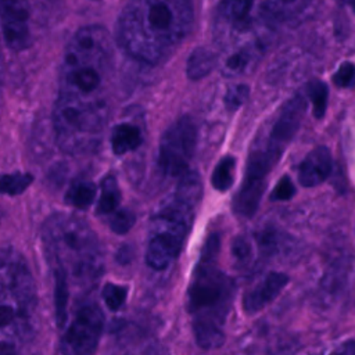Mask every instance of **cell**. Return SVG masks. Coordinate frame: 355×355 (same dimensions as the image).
I'll list each match as a JSON object with an SVG mask.
<instances>
[{"mask_svg": "<svg viewBox=\"0 0 355 355\" xmlns=\"http://www.w3.org/2000/svg\"><path fill=\"white\" fill-rule=\"evenodd\" d=\"M191 24V0H130L118 19L116 37L132 58L157 64L179 47Z\"/></svg>", "mask_w": 355, "mask_h": 355, "instance_id": "obj_1", "label": "cell"}, {"mask_svg": "<svg viewBox=\"0 0 355 355\" xmlns=\"http://www.w3.org/2000/svg\"><path fill=\"white\" fill-rule=\"evenodd\" d=\"M219 248V234H209L187 288V311L191 315L194 338L204 349L223 344L225 323L234 293L232 279L216 263Z\"/></svg>", "mask_w": 355, "mask_h": 355, "instance_id": "obj_2", "label": "cell"}, {"mask_svg": "<svg viewBox=\"0 0 355 355\" xmlns=\"http://www.w3.org/2000/svg\"><path fill=\"white\" fill-rule=\"evenodd\" d=\"M305 112L301 96L290 98L270 121V125L255 139L248 155L243 184L237 191L233 208L240 216H252L259 205L269 171L279 162L286 147L294 139Z\"/></svg>", "mask_w": 355, "mask_h": 355, "instance_id": "obj_3", "label": "cell"}, {"mask_svg": "<svg viewBox=\"0 0 355 355\" xmlns=\"http://www.w3.org/2000/svg\"><path fill=\"white\" fill-rule=\"evenodd\" d=\"M111 44L101 26L79 29L68 44L61 68L60 97L107 107L101 97L110 71Z\"/></svg>", "mask_w": 355, "mask_h": 355, "instance_id": "obj_4", "label": "cell"}, {"mask_svg": "<svg viewBox=\"0 0 355 355\" xmlns=\"http://www.w3.org/2000/svg\"><path fill=\"white\" fill-rule=\"evenodd\" d=\"M201 180L196 172L182 176L153 218L146 261L153 269L168 268L180 254L194 222L201 198Z\"/></svg>", "mask_w": 355, "mask_h": 355, "instance_id": "obj_5", "label": "cell"}, {"mask_svg": "<svg viewBox=\"0 0 355 355\" xmlns=\"http://www.w3.org/2000/svg\"><path fill=\"white\" fill-rule=\"evenodd\" d=\"M107 107L58 97L54 107V130L60 147L71 154L87 153L98 144Z\"/></svg>", "mask_w": 355, "mask_h": 355, "instance_id": "obj_6", "label": "cell"}, {"mask_svg": "<svg viewBox=\"0 0 355 355\" xmlns=\"http://www.w3.org/2000/svg\"><path fill=\"white\" fill-rule=\"evenodd\" d=\"M197 141V128L190 116H180L162 135L158 162L164 173L183 176L189 171Z\"/></svg>", "mask_w": 355, "mask_h": 355, "instance_id": "obj_7", "label": "cell"}, {"mask_svg": "<svg viewBox=\"0 0 355 355\" xmlns=\"http://www.w3.org/2000/svg\"><path fill=\"white\" fill-rule=\"evenodd\" d=\"M0 24L10 49L21 51L31 46L28 0H0Z\"/></svg>", "mask_w": 355, "mask_h": 355, "instance_id": "obj_8", "label": "cell"}, {"mask_svg": "<svg viewBox=\"0 0 355 355\" xmlns=\"http://www.w3.org/2000/svg\"><path fill=\"white\" fill-rule=\"evenodd\" d=\"M101 330V313L97 309L86 308L80 312L67 336L68 347L75 355H90Z\"/></svg>", "mask_w": 355, "mask_h": 355, "instance_id": "obj_9", "label": "cell"}, {"mask_svg": "<svg viewBox=\"0 0 355 355\" xmlns=\"http://www.w3.org/2000/svg\"><path fill=\"white\" fill-rule=\"evenodd\" d=\"M287 283V275L282 272H269L243 294V311L247 315H254L262 311L283 291Z\"/></svg>", "mask_w": 355, "mask_h": 355, "instance_id": "obj_10", "label": "cell"}, {"mask_svg": "<svg viewBox=\"0 0 355 355\" xmlns=\"http://www.w3.org/2000/svg\"><path fill=\"white\" fill-rule=\"evenodd\" d=\"M331 154L324 146L313 148L298 166V182L305 187L320 184L331 172Z\"/></svg>", "mask_w": 355, "mask_h": 355, "instance_id": "obj_11", "label": "cell"}, {"mask_svg": "<svg viewBox=\"0 0 355 355\" xmlns=\"http://www.w3.org/2000/svg\"><path fill=\"white\" fill-rule=\"evenodd\" d=\"M141 141L143 139L140 129L132 123H119L112 129L111 146L114 153L118 155L136 150Z\"/></svg>", "mask_w": 355, "mask_h": 355, "instance_id": "obj_12", "label": "cell"}, {"mask_svg": "<svg viewBox=\"0 0 355 355\" xmlns=\"http://www.w3.org/2000/svg\"><path fill=\"white\" fill-rule=\"evenodd\" d=\"M67 305H68L67 273L62 268H58L54 272V309H55V322L58 327H64L67 323V318H68Z\"/></svg>", "mask_w": 355, "mask_h": 355, "instance_id": "obj_13", "label": "cell"}, {"mask_svg": "<svg viewBox=\"0 0 355 355\" xmlns=\"http://www.w3.org/2000/svg\"><path fill=\"white\" fill-rule=\"evenodd\" d=\"M311 0H263V11L273 19H288L298 15Z\"/></svg>", "mask_w": 355, "mask_h": 355, "instance_id": "obj_14", "label": "cell"}, {"mask_svg": "<svg viewBox=\"0 0 355 355\" xmlns=\"http://www.w3.org/2000/svg\"><path fill=\"white\" fill-rule=\"evenodd\" d=\"M121 201V191L118 187V182L112 175L105 176L101 180V196L97 202V214L105 215L111 214L116 209Z\"/></svg>", "mask_w": 355, "mask_h": 355, "instance_id": "obj_15", "label": "cell"}, {"mask_svg": "<svg viewBox=\"0 0 355 355\" xmlns=\"http://www.w3.org/2000/svg\"><path fill=\"white\" fill-rule=\"evenodd\" d=\"M215 65L214 54L207 49H197L187 60V76L190 79H201L208 75Z\"/></svg>", "mask_w": 355, "mask_h": 355, "instance_id": "obj_16", "label": "cell"}, {"mask_svg": "<svg viewBox=\"0 0 355 355\" xmlns=\"http://www.w3.org/2000/svg\"><path fill=\"white\" fill-rule=\"evenodd\" d=\"M254 0H220L219 15L230 24H241L247 19Z\"/></svg>", "mask_w": 355, "mask_h": 355, "instance_id": "obj_17", "label": "cell"}, {"mask_svg": "<svg viewBox=\"0 0 355 355\" xmlns=\"http://www.w3.org/2000/svg\"><path fill=\"white\" fill-rule=\"evenodd\" d=\"M234 172H236V159L232 155H225L218 165L215 166L211 183L212 186L219 191H226L232 187L234 180Z\"/></svg>", "mask_w": 355, "mask_h": 355, "instance_id": "obj_18", "label": "cell"}, {"mask_svg": "<svg viewBox=\"0 0 355 355\" xmlns=\"http://www.w3.org/2000/svg\"><path fill=\"white\" fill-rule=\"evenodd\" d=\"M96 196V186L92 182H76L67 191L65 201L76 208H87Z\"/></svg>", "mask_w": 355, "mask_h": 355, "instance_id": "obj_19", "label": "cell"}, {"mask_svg": "<svg viewBox=\"0 0 355 355\" xmlns=\"http://www.w3.org/2000/svg\"><path fill=\"white\" fill-rule=\"evenodd\" d=\"M33 176L31 173H12L0 176V193L8 196L21 194L32 183Z\"/></svg>", "mask_w": 355, "mask_h": 355, "instance_id": "obj_20", "label": "cell"}, {"mask_svg": "<svg viewBox=\"0 0 355 355\" xmlns=\"http://www.w3.org/2000/svg\"><path fill=\"white\" fill-rule=\"evenodd\" d=\"M252 61V53L248 49H239L230 53L223 61V73L227 76H236L241 73Z\"/></svg>", "mask_w": 355, "mask_h": 355, "instance_id": "obj_21", "label": "cell"}, {"mask_svg": "<svg viewBox=\"0 0 355 355\" xmlns=\"http://www.w3.org/2000/svg\"><path fill=\"white\" fill-rule=\"evenodd\" d=\"M308 97L313 107V115L322 118L327 105V86L322 80H312L306 87Z\"/></svg>", "mask_w": 355, "mask_h": 355, "instance_id": "obj_22", "label": "cell"}, {"mask_svg": "<svg viewBox=\"0 0 355 355\" xmlns=\"http://www.w3.org/2000/svg\"><path fill=\"white\" fill-rule=\"evenodd\" d=\"M101 295H103V300H104L105 305L108 306V309L118 311L125 304V300L128 295V287L121 286V284L107 283L103 287Z\"/></svg>", "mask_w": 355, "mask_h": 355, "instance_id": "obj_23", "label": "cell"}, {"mask_svg": "<svg viewBox=\"0 0 355 355\" xmlns=\"http://www.w3.org/2000/svg\"><path fill=\"white\" fill-rule=\"evenodd\" d=\"M135 219H136L135 214L130 212L129 209H119V211L114 212V215L110 220V227L116 234H125L135 225Z\"/></svg>", "mask_w": 355, "mask_h": 355, "instance_id": "obj_24", "label": "cell"}, {"mask_svg": "<svg viewBox=\"0 0 355 355\" xmlns=\"http://www.w3.org/2000/svg\"><path fill=\"white\" fill-rule=\"evenodd\" d=\"M333 82L338 87L352 86L355 83V65L351 62H343L333 75Z\"/></svg>", "mask_w": 355, "mask_h": 355, "instance_id": "obj_25", "label": "cell"}, {"mask_svg": "<svg viewBox=\"0 0 355 355\" xmlns=\"http://www.w3.org/2000/svg\"><path fill=\"white\" fill-rule=\"evenodd\" d=\"M295 193V187L291 182V179L288 176H283L275 186L270 200L273 201H284V200H290Z\"/></svg>", "mask_w": 355, "mask_h": 355, "instance_id": "obj_26", "label": "cell"}, {"mask_svg": "<svg viewBox=\"0 0 355 355\" xmlns=\"http://www.w3.org/2000/svg\"><path fill=\"white\" fill-rule=\"evenodd\" d=\"M247 96H248V87L244 86V85H236V86H232L226 92L225 103L229 108L236 110L245 101Z\"/></svg>", "mask_w": 355, "mask_h": 355, "instance_id": "obj_27", "label": "cell"}, {"mask_svg": "<svg viewBox=\"0 0 355 355\" xmlns=\"http://www.w3.org/2000/svg\"><path fill=\"white\" fill-rule=\"evenodd\" d=\"M15 316H17V313L12 306L6 305V304L0 305V330L10 326L14 322Z\"/></svg>", "mask_w": 355, "mask_h": 355, "instance_id": "obj_28", "label": "cell"}, {"mask_svg": "<svg viewBox=\"0 0 355 355\" xmlns=\"http://www.w3.org/2000/svg\"><path fill=\"white\" fill-rule=\"evenodd\" d=\"M330 355H355V340L338 345Z\"/></svg>", "mask_w": 355, "mask_h": 355, "instance_id": "obj_29", "label": "cell"}, {"mask_svg": "<svg viewBox=\"0 0 355 355\" xmlns=\"http://www.w3.org/2000/svg\"><path fill=\"white\" fill-rule=\"evenodd\" d=\"M341 4L348 6L354 12H355V0H338Z\"/></svg>", "mask_w": 355, "mask_h": 355, "instance_id": "obj_30", "label": "cell"}]
</instances>
